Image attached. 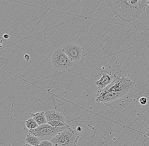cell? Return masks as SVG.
I'll use <instances>...</instances> for the list:
<instances>
[{
	"label": "cell",
	"instance_id": "6da1fadb",
	"mask_svg": "<svg viewBox=\"0 0 149 146\" xmlns=\"http://www.w3.org/2000/svg\"><path fill=\"white\" fill-rule=\"evenodd\" d=\"M135 85L134 82L129 78L116 75L109 85L102 90L98 89L95 96L96 101L107 105L119 102L130 95Z\"/></svg>",
	"mask_w": 149,
	"mask_h": 146
},
{
	"label": "cell",
	"instance_id": "7a4b0ae2",
	"mask_svg": "<svg viewBox=\"0 0 149 146\" xmlns=\"http://www.w3.org/2000/svg\"><path fill=\"white\" fill-rule=\"evenodd\" d=\"M113 13L123 22L139 18L149 5V0H108Z\"/></svg>",
	"mask_w": 149,
	"mask_h": 146
},
{
	"label": "cell",
	"instance_id": "3957f363",
	"mask_svg": "<svg viewBox=\"0 0 149 146\" xmlns=\"http://www.w3.org/2000/svg\"><path fill=\"white\" fill-rule=\"evenodd\" d=\"M79 138L77 132L69 127L54 136L51 142L53 146H77Z\"/></svg>",
	"mask_w": 149,
	"mask_h": 146
},
{
	"label": "cell",
	"instance_id": "277c9868",
	"mask_svg": "<svg viewBox=\"0 0 149 146\" xmlns=\"http://www.w3.org/2000/svg\"><path fill=\"white\" fill-rule=\"evenodd\" d=\"M68 127H53L47 123L40 125L34 130H29V133L38 137L41 141L45 140L51 141L54 136Z\"/></svg>",
	"mask_w": 149,
	"mask_h": 146
},
{
	"label": "cell",
	"instance_id": "5b68a950",
	"mask_svg": "<svg viewBox=\"0 0 149 146\" xmlns=\"http://www.w3.org/2000/svg\"><path fill=\"white\" fill-rule=\"evenodd\" d=\"M51 61L53 67L60 71L71 68L74 63L63 52L62 49L60 48L53 52L51 56Z\"/></svg>",
	"mask_w": 149,
	"mask_h": 146
},
{
	"label": "cell",
	"instance_id": "8992f818",
	"mask_svg": "<svg viewBox=\"0 0 149 146\" xmlns=\"http://www.w3.org/2000/svg\"><path fill=\"white\" fill-rule=\"evenodd\" d=\"M63 52L74 63L80 61L83 55V48L80 44L75 43L67 44L62 48Z\"/></svg>",
	"mask_w": 149,
	"mask_h": 146
},
{
	"label": "cell",
	"instance_id": "52a82bcc",
	"mask_svg": "<svg viewBox=\"0 0 149 146\" xmlns=\"http://www.w3.org/2000/svg\"><path fill=\"white\" fill-rule=\"evenodd\" d=\"M116 76V74H112L107 71H102L100 74V78L95 82V84L97 86L98 89L102 90L112 82Z\"/></svg>",
	"mask_w": 149,
	"mask_h": 146
},
{
	"label": "cell",
	"instance_id": "ba28073f",
	"mask_svg": "<svg viewBox=\"0 0 149 146\" xmlns=\"http://www.w3.org/2000/svg\"><path fill=\"white\" fill-rule=\"evenodd\" d=\"M47 122L55 120H59L65 122L66 118L64 115L54 110H48L45 112Z\"/></svg>",
	"mask_w": 149,
	"mask_h": 146
},
{
	"label": "cell",
	"instance_id": "9c48e42d",
	"mask_svg": "<svg viewBox=\"0 0 149 146\" xmlns=\"http://www.w3.org/2000/svg\"><path fill=\"white\" fill-rule=\"evenodd\" d=\"M33 118L35 120V121L38 124V125H42L47 123L45 116V112H39L36 113H29Z\"/></svg>",
	"mask_w": 149,
	"mask_h": 146
},
{
	"label": "cell",
	"instance_id": "30bf717a",
	"mask_svg": "<svg viewBox=\"0 0 149 146\" xmlns=\"http://www.w3.org/2000/svg\"><path fill=\"white\" fill-rule=\"evenodd\" d=\"M24 141L26 143H28L34 146H39L41 142L38 137L31 134L29 133L27 135Z\"/></svg>",
	"mask_w": 149,
	"mask_h": 146
},
{
	"label": "cell",
	"instance_id": "8fae6325",
	"mask_svg": "<svg viewBox=\"0 0 149 146\" xmlns=\"http://www.w3.org/2000/svg\"><path fill=\"white\" fill-rule=\"evenodd\" d=\"M26 125L29 130H34L39 126L38 124L33 118H30L26 121Z\"/></svg>",
	"mask_w": 149,
	"mask_h": 146
},
{
	"label": "cell",
	"instance_id": "7c38bea8",
	"mask_svg": "<svg viewBox=\"0 0 149 146\" xmlns=\"http://www.w3.org/2000/svg\"><path fill=\"white\" fill-rule=\"evenodd\" d=\"M49 125L55 127H70L69 125L65 122L59 120L52 121L47 122Z\"/></svg>",
	"mask_w": 149,
	"mask_h": 146
},
{
	"label": "cell",
	"instance_id": "4fadbf2b",
	"mask_svg": "<svg viewBox=\"0 0 149 146\" xmlns=\"http://www.w3.org/2000/svg\"><path fill=\"white\" fill-rule=\"evenodd\" d=\"M39 146H53V144L51 141L45 140L41 141Z\"/></svg>",
	"mask_w": 149,
	"mask_h": 146
},
{
	"label": "cell",
	"instance_id": "5bb4252c",
	"mask_svg": "<svg viewBox=\"0 0 149 146\" xmlns=\"http://www.w3.org/2000/svg\"><path fill=\"white\" fill-rule=\"evenodd\" d=\"M139 102L142 105H146L148 103V100H147L146 98L144 97H142L141 98L139 99Z\"/></svg>",
	"mask_w": 149,
	"mask_h": 146
},
{
	"label": "cell",
	"instance_id": "9a60e30c",
	"mask_svg": "<svg viewBox=\"0 0 149 146\" xmlns=\"http://www.w3.org/2000/svg\"><path fill=\"white\" fill-rule=\"evenodd\" d=\"M24 58L27 61H29L31 59L30 56L28 54H26L24 55Z\"/></svg>",
	"mask_w": 149,
	"mask_h": 146
},
{
	"label": "cell",
	"instance_id": "2e32d148",
	"mask_svg": "<svg viewBox=\"0 0 149 146\" xmlns=\"http://www.w3.org/2000/svg\"><path fill=\"white\" fill-rule=\"evenodd\" d=\"M3 38L5 39H8L9 38V36L8 34H5L3 35Z\"/></svg>",
	"mask_w": 149,
	"mask_h": 146
},
{
	"label": "cell",
	"instance_id": "e0dca14e",
	"mask_svg": "<svg viewBox=\"0 0 149 146\" xmlns=\"http://www.w3.org/2000/svg\"><path fill=\"white\" fill-rule=\"evenodd\" d=\"M147 131V135L148 136H149V127H148V128H147V131Z\"/></svg>",
	"mask_w": 149,
	"mask_h": 146
},
{
	"label": "cell",
	"instance_id": "ac0fdd59",
	"mask_svg": "<svg viewBox=\"0 0 149 146\" xmlns=\"http://www.w3.org/2000/svg\"><path fill=\"white\" fill-rule=\"evenodd\" d=\"M23 146H34L32 145H30V144H28V143H26Z\"/></svg>",
	"mask_w": 149,
	"mask_h": 146
},
{
	"label": "cell",
	"instance_id": "d6986e66",
	"mask_svg": "<svg viewBox=\"0 0 149 146\" xmlns=\"http://www.w3.org/2000/svg\"><path fill=\"white\" fill-rule=\"evenodd\" d=\"M75 1H81V0H75Z\"/></svg>",
	"mask_w": 149,
	"mask_h": 146
}]
</instances>
